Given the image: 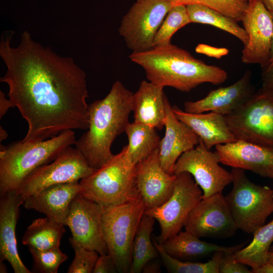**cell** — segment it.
I'll list each match as a JSON object with an SVG mask.
<instances>
[{
    "instance_id": "cell-1",
    "label": "cell",
    "mask_w": 273,
    "mask_h": 273,
    "mask_svg": "<svg viewBox=\"0 0 273 273\" xmlns=\"http://www.w3.org/2000/svg\"><path fill=\"white\" fill-rule=\"evenodd\" d=\"M14 32L3 34L0 57L7 71L9 99L27 121L22 142L43 141L73 129L87 130L89 105L86 75L69 57H62L24 31L11 46Z\"/></svg>"
},
{
    "instance_id": "cell-2",
    "label": "cell",
    "mask_w": 273,
    "mask_h": 273,
    "mask_svg": "<svg viewBox=\"0 0 273 273\" xmlns=\"http://www.w3.org/2000/svg\"><path fill=\"white\" fill-rule=\"evenodd\" d=\"M129 58L144 69L149 81L183 92H189L204 83L219 85L228 79L223 69L208 65L171 43L132 52Z\"/></svg>"
},
{
    "instance_id": "cell-3",
    "label": "cell",
    "mask_w": 273,
    "mask_h": 273,
    "mask_svg": "<svg viewBox=\"0 0 273 273\" xmlns=\"http://www.w3.org/2000/svg\"><path fill=\"white\" fill-rule=\"evenodd\" d=\"M133 93L118 80L106 96L89 105V126L75 146L88 164L96 169L113 155L111 145L125 132L132 111Z\"/></svg>"
},
{
    "instance_id": "cell-4",
    "label": "cell",
    "mask_w": 273,
    "mask_h": 273,
    "mask_svg": "<svg viewBox=\"0 0 273 273\" xmlns=\"http://www.w3.org/2000/svg\"><path fill=\"white\" fill-rule=\"evenodd\" d=\"M76 142L74 131L68 130L43 141L1 145L0 195L16 191L32 171L52 162Z\"/></svg>"
},
{
    "instance_id": "cell-5",
    "label": "cell",
    "mask_w": 273,
    "mask_h": 273,
    "mask_svg": "<svg viewBox=\"0 0 273 273\" xmlns=\"http://www.w3.org/2000/svg\"><path fill=\"white\" fill-rule=\"evenodd\" d=\"M126 146L88 176L79 180L80 193L103 207L120 205L141 197L136 165L126 155Z\"/></svg>"
},
{
    "instance_id": "cell-6",
    "label": "cell",
    "mask_w": 273,
    "mask_h": 273,
    "mask_svg": "<svg viewBox=\"0 0 273 273\" xmlns=\"http://www.w3.org/2000/svg\"><path fill=\"white\" fill-rule=\"evenodd\" d=\"M145 209L141 197L120 205L103 207V234L108 253L118 272H130L133 243Z\"/></svg>"
},
{
    "instance_id": "cell-7",
    "label": "cell",
    "mask_w": 273,
    "mask_h": 273,
    "mask_svg": "<svg viewBox=\"0 0 273 273\" xmlns=\"http://www.w3.org/2000/svg\"><path fill=\"white\" fill-rule=\"evenodd\" d=\"M231 172L233 188L225 198L238 229L253 234L273 212V190L250 181L243 169Z\"/></svg>"
},
{
    "instance_id": "cell-8",
    "label": "cell",
    "mask_w": 273,
    "mask_h": 273,
    "mask_svg": "<svg viewBox=\"0 0 273 273\" xmlns=\"http://www.w3.org/2000/svg\"><path fill=\"white\" fill-rule=\"evenodd\" d=\"M224 116L237 140L273 147V94L260 88Z\"/></svg>"
},
{
    "instance_id": "cell-9",
    "label": "cell",
    "mask_w": 273,
    "mask_h": 273,
    "mask_svg": "<svg viewBox=\"0 0 273 273\" xmlns=\"http://www.w3.org/2000/svg\"><path fill=\"white\" fill-rule=\"evenodd\" d=\"M175 175L169 199L160 206L144 212V214L153 217L159 224L160 233L155 240L160 244L181 231L189 213L203 198V192L190 173L184 172Z\"/></svg>"
},
{
    "instance_id": "cell-10",
    "label": "cell",
    "mask_w": 273,
    "mask_h": 273,
    "mask_svg": "<svg viewBox=\"0 0 273 273\" xmlns=\"http://www.w3.org/2000/svg\"><path fill=\"white\" fill-rule=\"evenodd\" d=\"M94 170L77 148L69 146L52 162L32 171L16 191L25 200L52 186L78 182Z\"/></svg>"
},
{
    "instance_id": "cell-11",
    "label": "cell",
    "mask_w": 273,
    "mask_h": 273,
    "mask_svg": "<svg viewBox=\"0 0 273 273\" xmlns=\"http://www.w3.org/2000/svg\"><path fill=\"white\" fill-rule=\"evenodd\" d=\"M172 7L169 0L136 1L122 18L118 29L127 48L132 52L153 48L156 34Z\"/></svg>"
},
{
    "instance_id": "cell-12",
    "label": "cell",
    "mask_w": 273,
    "mask_h": 273,
    "mask_svg": "<svg viewBox=\"0 0 273 273\" xmlns=\"http://www.w3.org/2000/svg\"><path fill=\"white\" fill-rule=\"evenodd\" d=\"M219 163L217 152L208 150L200 140L195 147L178 158L173 174L190 173L202 190V198H206L222 193L224 188L232 182L231 172L221 167Z\"/></svg>"
},
{
    "instance_id": "cell-13",
    "label": "cell",
    "mask_w": 273,
    "mask_h": 273,
    "mask_svg": "<svg viewBox=\"0 0 273 273\" xmlns=\"http://www.w3.org/2000/svg\"><path fill=\"white\" fill-rule=\"evenodd\" d=\"M184 228L199 238L216 239L231 237L238 229L222 193L202 198L189 213Z\"/></svg>"
},
{
    "instance_id": "cell-14",
    "label": "cell",
    "mask_w": 273,
    "mask_h": 273,
    "mask_svg": "<svg viewBox=\"0 0 273 273\" xmlns=\"http://www.w3.org/2000/svg\"><path fill=\"white\" fill-rule=\"evenodd\" d=\"M248 36L242 51L241 61L246 64H258L262 68L269 62L273 34L271 13L260 0L249 2L241 20Z\"/></svg>"
},
{
    "instance_id": "cell-15",
    "label": "cell",
    "mask_w": 273,
    "mask_h": 273,
    "mask_svg": "<svg viewBox=\"0 0 273 273\" xmlns=\"http://www.w3.org/2000/svg\"><path fill=\"white\" fill-rule=\"evenodd\" d=\"M103 211L100 205L78 194L71 202L65 221L75 242L100 255L108 253L102 231Z\"/></svg>"
},
{
    "instance_id": "cell-16",
    "label": "cell",
    "mask_w": 273,
    "mask_h": 273,
    "mask_svg": "<svg viewBox=\"0 0 273 273\" xmlns=\"http://www.w3.org/2000/svg\"><path fill=\"white\" fill-rule=\"evenodd\" d=\"M215 147L220 163L273 179V147L242 140Z\"/></svg>"
},
{
    "instance_id": "cell-17",
    "label": "cell",
    "mask_w": 273,
    "mask_h": 273,
    "mask_svg": "<svg viewBox=\"0 0 273 273\" xmlns=\"http://www.w3.org/2000/svg\"><path fill=\"white\" fill-rule=\"evenodd\" d=\"M176 175L161 166L159 149L136 165V181L145 208L158 207L172 194Z\"/></svg>"
},
{
    "instance_id": "cell-18",
    "label": "cell",
    "mask_w": 273,
    "mask_h": 273,
    "mask_svg": "<svg viewBox=\"0 0 273 273\" xmlns=\"http://www.w3.org/2000/svg\"><path fill=\"white\" fill-rule=\"evenodd\" d=\"M255 92L252 72L247 70L232 85L212 90L202 99L186 101L184 111L191 113L213 112L225 116L236 110Z\"/></svg>"
},
{
    "instance_id": "cell-19",
    "label": "cell",
    "mask_w": 273,
    "mask_h": 273,
    "mask_svg": "<svg viewBox=\"0 0 273 273\" xmlns=\"http://www.w3.org/2000/svg\"><path fill=\"white\" fill-rule=\"evenodd\" d=\"M165 134L159 147V158L162 168L173 174L178 158L195 147L200 142L198 136L175 116L168 99L165 104Z\"/></svg>"
},
{
    "instance_id": "cell-20",
    "label": "cell",
    "mask_w": 273,
    "mask_h": 273,
    "mask_svg": "<svg viewBox=\"0 0 273 273\" xmlns=\"http://www.w3.org/2000/svg\"><path fill=\"white\" fill-rule=\"evenodd\" d=\"M24 202L17 191L1 195L0 261H8L15 273L31 272L19 257L15 233L19 208Z\"/></svg>"
},
{
    "instance_id": "cell-21",
    "label": "cell",
    "mask_w": 273,
    "mask_h": 273,
    "mask_svg": "<svg viewBox=\"0 0 273 273\" xmlns=\"http://www.w3.org/2000/svg\"><path fill=\"white\" fill-rule=\"evenodd\" d=\"M81 191L79 181L55 185L28 197L23 205L27 209L42 213L52 221L65 225L71 202Z\"/></svg>"
},
{
    "instance_id": "cell-22",
    "label": "cell",
    "mask_w": 273,
    "mask_h": 273,
    "mask_svg": "<svg viewBox=\"0 0 273 273\" xmlns=\"http://www.w3.org/2000/svg\"><path fill=\"white\" fill-rule=\"evenodd\" d=\"M172 109L176 117L191 128L208 150L218 145L237 141L224 115L213 112L188 113L175 105Z\"/></svg>"
},
{
    "instance_id": "cell-23",
    "label": "cell",
    "mask_w": 273,
    "mask_h": 273,
    "mask_svg": "<svg viewBox=\"0 0 273 273\" xmlns=\"http://www.w3.org/2000/svg\"><path fill=\"white\" fill-rule=\"evenodd\" d=\"M164 87L143 80L133 93L134 121L161 130L164 126L165 104L167 99Z\"/></svg>"
},
{
    "instance_id": "cell-24",
    "label": "cell",
    "mask_w": 273,
    "mask_h": 273,
    "mask_svg": "<svg viewBox=\"0 0 273 273\" xmlns=\"http://www.w3.org/2000/svg\"><path fill=\"white\" fill-rule=\"evenodd\" d=\"M160 245L167 254L176 259L195 261L208 257L217 251L235 253L242 248L244 244L232 246L216 245L202 241L185 230L179 232Z\"/></svg>"
},
{
    "instance_id": "cell-25",
    "label": "cell",
    "mask_w": 273,
    "mask_h": 273,
    "mask_svg": "<svg viewBox=\"0 0 273 273\" xmlns=\"http://www.w3.org/2000/svg\"><path fill=\"white\" fill-rule=\"evenodd\" d=\"M125 132L128 141L126 155L134 165L159 149L161 139L154 127L133 121L128 124Z\"/></svg>"
},
{
    "instance_id": "cell-26",
    "label": "cell",
    "mask_w": 273,
    "mask_h": 273,
    "mask_svg": "<svg viewBox=\"0 0 273 273\" xmlns=\"http://www.w3.org/2000/svg\"><path fill=\"white\" fill-rule=\"evenodd\" d=\"M65 232L64 225L56 223L47 217L37 218L27 228L22 243L29 248L40 250L59 247Z\"/></svg>"
},
{
    "instance_id": "cell-27",
    "label": "cell",
    "mask_w": 273,
    "mask_h": 273,
    "mask_svg": "<svg viewBox=\"0 0 273 273\" xmlns=\"http://www.w3.org/2000/svg\"><path fill=\"white\" fill-rule=\"evenodd\" d=\"M250 244L234 254L235 260L256 269L267 262V258L273 242V219L258 228L253 233Z\"/></svg>"
},
{
    "instance_id": "cell-28",
    "label": "cell",
    "mask_w": 273,
    "mask_h": 273,
    "mask_svg": "<svg viewBox=\"0 0 273 273\" xmlns=\"http://www.w3.org/2000/svg\"><path fill=\"white\" fill-rule=\"evenodd\" d=\"M155 221V218L144 214L141 218L133 243L130 273L142 272L149 262L159 256L151 238Z\"/></svg>"
},
{
    "instance_id": "cell-29",
    "label": "cell",
    "mask_w": 273,
    "mask_h": 273,
    "mask_svg": "<svg viewBox=\"0 0 273 273\" xmlns=\"http://www.w3.org/2000/svg\"><path fill=\"white\" fill-rule=\"evenodd\" d=\"M186 7L191 23L213 26L235 36L244 46L247 43L248 34L237 20L201 5H189Z\"/></svg>"
},
{
    "instance_id": "cell-30",
    "label": "cell",
    "mask_w": 273,
    "mask_h": 273,
    "mask_svg": "<svg viewBox=\"0 0 273 273\" xmlns=\"http://www.w3.org/2000/svg\"><path fill=\"white\" fill-rule=\"evenodd\" d=\"M154 244L167 271L171 273H219V266L224 252H215L206 262L181 261L167 254L155 239Z\"/></svg>"
},
{
    "instance_id": "cell-31",
    "label": "cell",
    "mask_w": 273,
    "mask_h": 273,
    "mask_svg": "<svg viewBox=\"0 0 273 273\" xmlns=\"http://www.w3.org/2000/svg\"><path fill=\"white\" fill-rule=\"evenodd\" d=\"M186 6H172L163 20L154 40V47L170 43L173 34L190 23Z\"/></svg>"
},
{
    "instance_id": "cell-32",
    "label": "cell",
    "mask_w": 273,
    "mask_h": 273,
    "mask_svg": "<svg viewBox=\"0 0 273 273\" xmlns=\"http://www.w3.org/2000/svg\"><path fill=\"white\" fill-rule=\"evenodd\" d=\"M172 6L197 4L211 8L237 21H241L248 6V0H169Z\"/></svg>"
},
{
    "instance_id": "cell-33",
    "label": "cell",
    "mask_w": 273,
    "mask_h": 273,
    "mask_svg": "<svg viewBox=\"0 0 273 273\" xmlns=\"http://www.w3.org/2000/svg\"><path fill=\"white\" fill-rule=\"evenodd\" d=\"M29 248L33 258L34 272L57 273L60 265L68 258L59 247L45 250Z\"/></svg>"
},
{
    "instance_id": "cell-34",
    "label": "cell",
    "mask_w": 273,
    "mask_h": 273,
    "mask_svg": "<svg viewBox=\"0 0 273 273\" xmlns=\"http://www.w3.org/2000/svg\"><path fill=\"white\" fill-rule=\"evenodd\" d=\"M69 242L75 253L74 258L68 267V273H91L99 257L98 252L87 249L71 238Z\"/></svg>"
},
{
    "instance_id": "cell-35",
    "label": "cell",
    "mask_w": 273,
    "mask_h": 273,
    "mask_svg": "<svg viewBox=\"0 0 273 273\" xmlns=\"http://www.w3.org/2000/svg\"><path fill=\"white\" fill-rule=\"evenodd\" d=\"M234 253H223L219 266V273H252L247 265L235 260Z\"/></svg>"
},
{
    "instance_id": "cell-36",
    "label": "cell",
    "mask_w": 273,
    "mask_h": 273,
    "mask_svg": "<svg viewBox=\"0 0 273 273\" xmlns=\"http://www.w3.org/2000/svg\"><path fill=\"white\" fill-rule=\"evenodd\" d=\"M93 273L118 272L115 262L109 253L100 254L95 265Z\"/></svg>"
},
{
    "instance_id": "cell-37",
    "label": "cell",
    "mask_w": 273,
    "mask_h": 273,
    "mask_svg": "<svg viewBox=\"0 0 273 273\" xmlns=\"http://www.w3.org/2000/svg\"><path fill=\"white\" fill-rule=\"evenodd\" d=\"M196 52L208 57L220 59L228 54L229 51L224 48H216L208 44L200 43L195 48Z\"/></svg>"
},
{
    "instance_id": "cell-38",
    "label": "cell",
    "mask_w": 273,
    "mask_h": 273,
    "mask_svg": "<svg viewBox=\"0 0 273 273\" xmlns=\"http://www.w3.org/2000/svg\"><path fill=\"white\" fill-rule=\"evenodd\" d=\"M262 69L261 88L273 94V62Z\"/></svg>"
},
{
    "instance_id": "cell-39",
    "label": "cell",
    "mask_w": 273,
    "mask_h": 273,
    "mask_svg": "<svg viewBox=\"0 0 273 273\" xmlns=\"http://www.w3.org/2000/svg\"><path fill=\"white\" fill-rule=\"evenodd\" d=\"M12 103L9 99H7L5 94L0 91V118L1 119L7 112L9 108H13Z\"/></svg>"
},
{
    "instance_id": "cell-40",
    "label": "cell",
    "mask_w": 273,
    "mask_h": 273,
    "mask_svg": "<svg viewBox=\"0 0 273 273\" xmlns=\"http://www.w3.org/2000/svg\"><path fill=\"white\" fill-rule=\"evenodd\" d=\"M252 273H273V264L266 262L260 267L251 269Z\"/></svg>"
},
{
    "instance_id": "cell-41",
    "label": "cell",
    "mask_w": 273,
    "mask_h": 273,
    "mask_svg": "<svg viewBox=\"0 0 273 273\" xmlns=\"http://www.w3.org/2000/svg\"><path fill=\"white\" fill-rule=\"evenodd\" d=\"M152 261V260H151ZM149 262L144 267L143 272H160V267L158 264L155 262Z\"/></svg>"
},
{
    "instance_id": "cell-42",
    "label": "cell",
    "mask_w": 273,
    "mask_h": 273,
    "mask_svg": "<svg viewBox=\"0 0 273 273\" xmlns=\"http://www.w3.org/2000/svg\"><path fill=\"white\" fill-rule=\"evenodd\" d=\"M260 1L269 11L273 12V0H260Z\"/></svg>"
},
{
    "instance_id": "cell-43",
    "label": "cell",
    "mask_w": 273,
    "mask_h": 273,
    "mask_svg": "<svg viewBox=\"0 0 273 273\" xmlns=\"http://www.w3.org/2000/svg\"><path fill=\"white\" fill-rule=\"evenodd\" d=\"M8 133L6 130L1 125L0 126V141L2 142L6 139L8 137Z\"/></svg>"
},
{
    "instance_id": "cell-44",
    "label": "cell",
    "mask_w": 273,
    "mask_h": 273,
    "mask_svg": "<svg viewBox=\"0 0 273 273\" xmlns=\"http://www.w3.org/2000/svg\"><path fill=\"white\" fill-rule=\"evenodd\" d=\"M267 262L273 264V250H270L268 253Z\"/></svg>"
},
{
    "instance_id": "cell-45",
    "label": "cell",
    "mask_w": 273,
    "mask_h": 273,
    "mask_svg": "<svg viewBox=\"0 0 273 273\" xmlns=\"http://www.w3.org/2000/svg\"><path fill=\"white\" fill-rule=\"evenodd\" d=\"M271 15L272 17V20H273V12H271ZM272 62H273V34H272V38L271 47V50H270V60H269V63H272Z\"/></svg>"
},
{
    "instance_id": "cell-46",
    "label": "cell",
    "mask_w": 273,
    "mask_h": 273,
    "mask_svg": "<svg viewBox=\"0 0 273 273\" xmlns=\"http://www.w3.org/2000/svg\"><path fill=\"white\" fill-rule=\"evenodd\" d=\"M7 272V270L6 266L2 262V261H0V272L4 273Z\"/></svg>"
},
{
    "instance_id": "cell-47",
    "label": "cell",
    "mask_w": 273,
    "mask_h": 273,
    "mask_svg": "<svg viewBox=\"0 0 273 273\" xmlns=\"http://www.w3.org/2000/svg\"><path fill=\"white\" fill-rule=\"evenodd\" d=\"M270 250H273V244L270 247Z\"/></svg>"
},
{
    "instance_id": "cell-48",
    "label": "cell",
    "mask_w": 273,
    "mask_h": 273,
    "mask_svg": "<svg viewBox=\"0 0 273 273\" xmlns=\"http://www.w3.org/2000/svg\"><path fill=\"white\" fill-rule=\"evenodd\" d=\"M249 2L252 1L253 0H248Z\"/></svg>"
},
{
    "instance_id": "cell-49",
    "label": "cell",
    "mask_w": 273,
    "mask_h": 273,
    "mask_svg": "<svg viewBox=\"0 0 273 273\" xmlns=\"http://www.w3.org/2000/svg\"><path fill=\"white\" fill-rule=\"evenodd\" d=\"M141 1V0H136V1Z\"/></svg>"
}]
</instances>
